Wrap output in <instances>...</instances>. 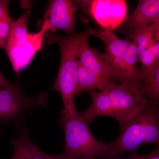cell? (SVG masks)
I'll return each instance as SVG.
<instances>
[{
    "label": "cell",
    "mask_w": 159,
    "mask_h": 159,
    "mask_svg": "<svg viewBox=\"0 0 159 159\" xmlns=\"http://www.w3.org/2000/svg\"><path fill=\"white\" fill-rule=\"evenodd\" d=\"M100 29L88 28L78 33L69 36H60L53 31H48L44 39L49 44L56 43L61 54L60 65L57 77L52 89L60 94L64 108L61 111L66 114L77 113L74 96L78 83V60L77 51L82 42L100 31Z\"/></svg>",
    "instance_id": "cell-1"
},
{
    "label": "cell",
    "mask_w": 159,
    "mask_h": 159,
    "mask_svg": "<svg viewBox=\"0 0 159 159\" xmlns=\"http://www.w3.org/2000/svg\"><path fill=\"white\" fill-rule=\"evenodd\" d=\"M120 129L119 137L109 143L108 152L105 157L133 152L148 143L159 145V108L157 101H148L146 106Z\"/></svg>",
    "instance_id": "cell-2"
},
{
    "label": "cell",
    "mask_w": 159,
    "mask_h": 159,
    "mask_svg": "<svg viewBox=\"0 0 159 159\" xmlns=\"http://www.w3.org/2000/svg\"><path fill=\"white\" fill-rule=\"evenodd\" d=\"M31 11L28 10L11 24L10 34L4 50L17 74L29 66L38 51L43 48L45 35L52 28L48 20H44L40 30L36 33L28 32Z\"/></svg>",
    "instance_id": "cell-3"
},
{
    "label": "cell",
    "mask_w": 159,
    "mask_h": 159,
    "mask_svg": "<svg viewBox=\"0 0 159 159\" xmlns=\"http://www.w3.org/2000/svg\"><path fill=\"white\" fill-rule=\"evenodd\" d=\"M60 122L65 134L63 154L72 159H101L106 156L109 143L97 140L79 114L61 111Z\"/></svg>",
    "instance_id": "cell-4"
},
{
    "label": "cell",
    "mask_w": 159,
    "mask_h": 159,
    "mask_svg": "<svg viewBox=\"0 0 159 159\" xmlns=\"http://www.w3.org/2000/svg\"><path fill=\"white\" fill-rule=\"evenodd\" d=\"M108 95L113 104L114 118L120 129L147 105L148 100L137 88L114 81H107L102 90Z\"/></svg>",
    "instance_id": "cell-5"
},
{
    "label": "cell",
    "mask_w": 159,
    "mask_h": 159,
    "mask_svg": "<svg viewBox=\"0 0 159 159\" xmlns=\"http://www.w3.org/2000/svg\"><path fill=\"white\" fill-rule=\"evenodd\" d=\"M48 100L45 92H42L36 97L26 96L17 81L9 87L0 89V118L19 120L29 110L46 107Z\"/></svg>",
    "instance_id": "cell-6"
},
{
    "label": "cell",
    "mask_w": 159,
    "mask_h": 159,
    "mask_svg": "<svg viewBox=\"0 0 159 159\" xmlns=\"http://www.w3.org/2000/svg\"><path fill=\"white\" fill-rule=\"evenodd\" d=\"M85 2L92 17L104 30L111 31L119 28L127 16L125 1L94 0Z\"/></svg>",
    "instance_id": "cell-7"
},
{
    "label": "cell",
    "mask_w": 159,
    "mask_h": 159,
    "mask_svg": "<svg viewBox=\"0 0 159 159\" xmlns=\"http://www.w3.org/2000/svg\"><path fill=\"white\" fill-rule=\"evenodd\" d=\"M157 20H159V0H141L133 12L126 16L119 27L118 32L132 41L141 29Z\"/></svg>",
    "instance_id": "cell-8"
},
{
    "label": "cell",
    "mask_w": 159,
    "mask_h": 159,
    "mask_svg": "<svg viewBox=\"0 0 159 159\" xmlns=\"http://www.w3.org/2000/svg\"><path fill=\"white\" fill-rule=\"evenodd\" d=\"M78 8L79 5L77 1H51L44 20L48 21L53 32L56 29H59L65 31L67 34H73L75 27L76 11Z\"/></svg>",
    "instance_id": "cell-9"
},
{
    "label": "cell",
    "mask_w": 159,
    "mask_h": 159,
    "mask_svg": "<svg viewBox=\"0 0 159 159\" xmlns=\"http://www.w3.org/2000/svg\"><path fill=\"white\" fill-rule=\"evenodd\" d=\"M93 36L103 43L105 51L102 54L116 74V82H122L124 56L130 41L120 39L112 31L104 30H101Z\"/></svg>",
    "instance_id": "cell-10"
},
{
    "label": "cell",
    "mask_w": 159,
    "mask_h": 159,
    "mask_svg": "<svg viewBox=\"0 0 159 159\" xmlns=\"http://www.w3.org/2000/svg\"><path fill=\"white\" fill-rule=\"evenodd\" d=\"M88 39L82 42L77 51L79 63L105 82L111 80L116 81V74L110 65L103 54L89 44Z\"/></svg>",
    "instance_id": "cell-11"
},
{
    "label": "cell",
    "mask_w": 159,
    "mask_h": 159,
    "mask_svg": "<svg viewBox=\"0 0 159 159\" xmlns=\"http://www.w3.org/2000/svg\"><path fill=\"white\" fill-rule=\"evenodd\" d=\"M92 99V103L88 108L79 114L88 124L99 116H110L114 118L115 113L112 102L106 93L92 91L89 92Z\"/></svg>",
    "instance_id": "cell-12"
},
{
    "label": "cell",
    "mask_w": 159,
    "mask_h": 159,
    "mask_svg": "<svg viewBox=\"0 0 159 159\" xmlns=\"http://www.w3.org/2000/svg\"><path fill=\"white\" fill-rule=\"evenodd\" d=\"M11 143L14 151L10 159H47L45 153L30 141L28 129L20 136L12 139Z\"/></svg>",
    "instance_id": "cell-13"
},
{
    "label": "cell",
    "mask_w": 159,
    "mask_h": 159,
    "mask_svg": "<svg viewBox=\"0 0 159 159\" xmlns=\"http://www.w3.org/2000/svg\"><path fill=\"white\" fill-rule=\"evenodd\" d=\"M106 82L83 66L78 61V83L75 96H78L84 92L89 93L96 89L101 91L104 83Z\"/></svg>",
    "instance_id": "cell-14"
},
{
    "label": "cell",
    "mask_w": 159,
    "mask_h": 159,
    "mask_svg": "<svg viewBox=\"0 0 159 159\" xmlns=\"http://www.w3.org/2000/svg\"><path fill=\"white\" fill-rule=\"evenodd\" d=\"M139 91L145 98L157 101L159 97V65L143 77Z\"/></svg>",
    "instance_id": "cell-15"
},
{
    "label": "cell",
    "mask_w": 159,
    "mask_h": 159,
    "mask_svg": "<svg viewBox=\"0 0 159 159\" xmlns=\"http://www.w3.org/2000/svg\"><path fill=\"white\" fill-rule=\"evenodd\" d=\"M159 20L149 24L137 33L132 42L137 46L148 48L154 43L158 42Z\"/></svg>",
    "instance_id": "cell-16"
},
{
    "label": "cell",
    "mask_w": 159,
    "mask_h": 159,
    "mask_svg": "<svg viewBox=\"0 0 159 159\" xmlns=\"http://www.w3.org/2000/svg\"><path fill=\"white\" fill-rule=\"evenodd\" d=\"M138 55L142 66L141 71L143 78L159 65V59H157L147 49Z\"/></svg>",
    "instance_id": "cell-17"
},
{
    "label": "cell",
    "mask_w": 159,
    "mask_h": 159,
    "mask_svg": "<svg viewBox=\"0 0 159 159\" xmlns=\"http://www.w3.org/2000/svg\"><path fill=\"white\" fill-rule=\"evenodd\" d=\"M13 20L10 16L0 20V48L5 49Z\"/></svg>",
    "instance_id": "cell-18"
},
{
    "label": "cell",
    "mask_w": 159,
    "mask_h": 159,
    "mask_svg": "<svg viewBox=\"0 0 159 159\" xmlns=\"http://www.w3.org/2000/svg\"><path fill=\"white\" fill-rule=\"evenodd\" d=\"M101 159H159V145L153 151L147 155L142 156L138 154L136 152H131L129 156L125 158L119 157V156L106 157Z\"/></svg>",
    "instance_id": "cell-19"
},
{
    "label": "cell",
    "mask_w": 159,
    "mask_h": 159,
    "mask_svg": "<svg viewBox=\"0 0 159 159\" xmlns=\"http://www.w3.org/2000/svg\"><path fill=\"white\" fill-rule=\"evenodd\" d=\"M10 1L0 0V20L9 16V5Z\"/></svg>",
    "instance_id": "cell-20"
},
{
    "label": "cell",
    "mask_w": 159,
    "mask_h": 159,
    "mask_svg": "<svg viewBox=\"0 0 159 159\" xmlns=\"http://www.w3.org/2000/svg\"><path fill=\"white\" fill-rule=\"evenodd\" d=\"M151 52L157 59H159V42L154 43L147 48Z\"/></svg>",
    "instance_id": "cell-21"
},
{
    "label": "cell",
    "mask_w": 159,
    "mask_h": 159,
    "mask_svg": "<svg viewBox=\"0 0 159 159\" xmlns=\"http://www.w3.org/2000/svg\"><path fill=\"white\" fill-rule=\"evenodd\" d=\"M11 84L12 83H11L7 80L0 72V89L9 87Z\"/></svg>",
    "instance_id": "cell-22"
},
{
    "label": "cell",
    "mask_w": 159,
    "mask_h": 159,
    "mask_svg": "<svg viewBox=\"0 0 159 159\" xmlns=\"http://www.w3.org/2000/svg\"><path fill=\"white\" fill-rule=\"evenodd\" d=\"M45 156L47 159H72L70 158L69 157L66 156L63 154L59 155L53 156L45 153Z\"/></svg>",
    "instance_id": "cell-23"
}]
</instances>
